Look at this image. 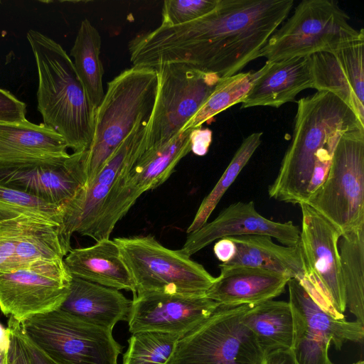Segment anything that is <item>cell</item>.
Masks as SVG:
<instances>
[{"mask_svg": "<svg viewBox=\"0 0 364 364\" xmlns=\"http://www.w3.org/2000/svg\"><path fill=\"white\" fill-rule=\"evenodd\" d=\"M220 304L203 295L136 293L127 319L132 333L158 331L185 336Z\"/></svg>", "mask_w": 364, "mask_h": 364, "instance_id": "e0dca14e", "label": "cell"}, {"mask_svg": "<svg viewBox=\"0 0 364 364\" xmlns=\"http://www.w3.org/2000/svg\"><path fill=\"white\" fill-rule=\"evenodd\" d=\"M10 343L7 355V364H31L30 358L23 342L21 323L10 318L8 322Z\"/></svg>", "mask_w": 364, "mask_h": 364, "instance_id": "e575fe53", "label": "cell"}, {"mask_svg": "<svg viewBox=\"0 0 364 364\" xmlns=\"http://www.w3.org/2000/svg\"><path fill=\"white\" fill-rule=\"evenodd\" d=\"M338 249L346 308L364 324V226L343 234Z\"/></svg>", "mask_w": 364, "mask_h": 364, "instance_id": "f1b7e54d", "label": "cell"}, {"mask_svg": "<svg viewBox=\"0 0 364 364\" xmlns=\"http://www.w3.org/2000/svg\"><path fill=\"white\" fill-rule=\"evenodd\" d=\"M261 49L259 57L274 62L311 56L364 36L350 23L336 1L304 0L280 25Z\"/></svg>", "mask_w": 364, "mask_h": 364, "instance_id": "8992f818", "label": "cell"}, {"mask_svg": "<svg viewBox=\"0 0 364 364\" xmlns=\"http://www.w3.org/2000/svg\"><path fill=\"white\" fill-rule=\"evenodd\" d=\"M313 87L311 56L266 61L240 101L241 108L268 106L278 108L295 100L301 91Z\"/></svg>", "mask_w": 364, "mask_h": 364, "instance_id": "44dd1931", "label": "cell"}, {"mask_svg": "<svg viewBox=\"0 0 364 364\" xmlns=\"http://www.w3.org/2000/svg\"><path fill=\"white\" fill-rule=\"evenodd\" d=\"M287 286L294 323L291 350L299 364H333L328 356L331 346L341 350L347 342L363 343L364 324L333 317L296 279Z\"/></svg>", "mask_w": 364, "mask_h": 364, "instance_id": "4fadbf2b", "label": "cell"}, {"mask_svg": "<svg viewBox=\"0 0 364 364\" xmlns=\"http://www.w3.org/2000/svg\"><path fill=\"white\" fill-rule=\"evenodd\" d=\"M1 2V1H0Z\"/></svg>", "mask_w": 364, "mask_h": 364, "instance_id": "7bdbcfd3", "label": "cell"}, {"mask_svg": "<svg viewBox=\"0 0 364 364\" xmlns=\"http://www.w3.org/2000/svg\"><path fill=\"white\" fill-rule=\"evenodd\" d=\"M305 203L342 235L364 226V129L339 138L324 181Z\"/></svg>", "mask_w": 364, "mask_h": 364, "instance_id": "52a82bcc", "label": "cell"}, {"mask_svg": "<svg viewBox=\"0 0 364 364\" xmlns=\"http://www.w3.org/2000/svg\"><path fill=\"white\" fill-rule=\"evenodd\" d=\"M21 215L46 220L61 226L63 208L0 185V222Z\"/></svg>", "mask_w": 364, "mask_h": 364, "instance_id": "d6a6232c", "label": "cell"}, {"mask_svg": "<svg viewBox=\"0 0 364 364\" xmlns=\"http://www.w3.org/2000/svg\"><path fill=\"white\" fill-rule=\"evenodd\" d=\"M159 75L152 68L132 66L107 83L96 108L94 135L86 151V183L95 179L104 164L139 122H149L159 90Z\"/></svg>", "mask_w": 364, "mask_h": 364, "instance_id": "277c9868", "label": "cell"}, {"mask_svg": "<svg viewBox=\"0 0 364 364\" xmlns=\"http://www.w3.org/2000/svg\"><path fill=\"white\" fill-rule=\"evenodd\" d=\"M26 104L7 90L0 88V122L16 123L25 121Z\"/></svg>", "mask_w": 364, "mask_h": 364, "instance_id": "d590c367", "label": "cell"}, {"mask_svg": "<svg viewBox=\"0 0 364 364\" xmlns=\"http://www.w3.org/2000/svg\"><path fill=\"white\" fill-rule=\"evenodd\" d=\"M262 136V132H254L242 141L212 191L200 203L192 223L186 230L188 234L198 230L208 222V219L225 193L261 144Z\"/></svg>", "mask_w": 364, "mask_h": 364, "instance_id": "f546056e", "label": "cell"}, {"mask_svg": "<svg viewBox=\"0 0 364 364\" xmlns=\"http://www.w3.org/2000/svg\"><path fill=\"white\" fill-rule=\"evenodd\" d=\"M300 230L292 221L275 222L260 215L253 201L236 202L224 208L211 222L188 233L181 249L191 257L216 240L223 237L264 235L285 246H296Z\"/></svg>", "mask_w": 364, "mask_h": 364, "instance_id": "d6986e66", "label": "cell"}, {"mask_svg": "<svg viewBox=\"0 0 364 364\" xmlns=\"http://www.w3.org/2000/svg\"><path fill=\"white\" fill-rule=\"evenodd\" d=\"M148 122H138L109 156L92 183L82 187L63 207L61 229L67 241L70 242L74 232L84 235L113 186L130 171L145 151Z\"/></svg>", "mask_w": 364, "mask_h": 364, "instance_id": "2e32d148", "label": "cell"}, {"mask_svg": "<svg viewBox=\"0 0 364 364\" xmlns=\"http://www.w3.org/2000/svg\"><path fill=\"white\" fill-rule=\"evenodd\" d=\"M86 151L0 161V185L63 208L85 186Z\"/></svg>", "mask_w": 364, "mask_h": 364, "instance_id": "9a60e30c", "label": "cell"}, {"mask_svg": "<svg viewBox=\"0 0 364 364\" xmlns=\"http://www.w3.org/2000/svg\"><path fill=\"white\" fill-rule=\"evenodd\" d=\"M101 36L87 19L81 21L74 44L70 50L77 75L90 103L96 109L105 92L102 85L104 68L100 54Z\"/></svg>", "mask_w": 364, "mask_h": 364, "instance_id": "83f0119b", "label": "cell"}, {"mask_svg": "<svg viewBox=\"0 0 364 364\" xmlns=\"http://www.w3.org/2000/svg\"><path fill=\"white\" fill-rule=\"evenodd\" d=\"M37 66L38 110L43 124L73 152L86 151L94 135L96 109L90 103L74 64L63 47L34 30L26 34Z\"/></svg>", "mask_w": 364, "mask_h": 364, "instance_id": "3957f363", "label": "cell"}, {"mask_svg": "<svg viewBox=\"0 0 364 364\" xmlns=\"http://www.w3.org/2000/svg\"><path fill=\"white\" fill-rule=\"evenodd\" d=\"M193 129L181 130L167 143L146 149L130 171L113 186L84 235L96 242L109 238L117 222L137 198L164 183L191 151Z\"/></svg>", "mask_w": 364, "mask_h": 364, "instance_id": "9c48e42d", "label": "cell"}, {"mask_svg": "<svg viewBox=\"0 0 364 364\" xmlns=\"http://www.w3.org/2000/svg\"><path fill=\"white\" fill-rule=\"evenodd\" d=\"M359 129H364V124L333 94L316 91L301 98L291 143L268 188L269 198L291 204L305 203L318 152L335 148L343 134Z\"/></svg>", "mask_w": 364, "mask_h": 364, "instance_id": "7a4b0ae2", "label": "cell"}, {"mask_svg": "<svg viewBox=\"0 0 364 364\" xmlns=\"http://www.w3.org/2000/svg\"><path fill=\"white\" fill-rule=\"evenodd\" d=\"M71 279L63 259L0 272V309L19 323L57 310L68 295Z\"/></svg>", "mask_w": 364, "mask_h": 364, "instance_id": "5bb4252c", "label": "cell"}, {"mask_svg": "<svg viewBox=\"0 0 364 364\" xmlns=\"http://www.w3.org/2000/svg\"><path fill=\"white\" fill-rule=\"evenodd\" d=\"M63 261L73 277L136 293L134 280L113 240L102 239L90 247L72 249Z\"/></svg>", "mask_w": 364, "mask_h": 364, "instance_id": "cb8c5ba5", "label": "cell"}, {"mask_svg": "<svg viewBox=\"0 0 364 364\" xmlns=\"http://www.w3.org/2000/svg\"><path fill=\"white\" fill-rule=\"evenodd\" d=\"M301 210V230L298 245L305 267L299 280L319 305L333 317L345 318L346 309L338 242L341 232L305 203Z\"/></svg>", "mask_w": 364, "mask_h": 364, "instance_id": "8fae6325", "label": "cell"}, {"mask_svg": "<svg viewBox=\"0 0 364 364\" xmlns=\"http://www.w3.org/2000/svg\"><path fill=\"white\" fill-rule=\"evenodd\" d=\"M248 308L219 305L179 339L167 364H262L264 356L243 322Z\"/></svg>", "mask_w": 364, "mask_h": 364, "instance_id": "ba28073f", "label": "cell"}, {"mask_svg": "<svg viewBox=\"0 0 364 364\" xmlns=\"http://www.w3.org/2000/svg\"><path fill=\"white\" fill-rule=\"evenodd\" d=\"M10 343V333L7 328L0 323V364H7V355Z\"/></svg>", "mask_w": 364, "mask_h": 364, "instance_id": "60d3db41", "label": "cell"}, {"mask_svg": "<svg viewBox=\"0 0 364 364\" xmlns=\"http://www.w3.org/2000/svg\"><path fill=\"white\" fill-rule=\"evenodd\" d=\"M257 71L238 73L220 78L213 92L182 130L200 128L231 106L240 103L248 92Z\"/></svg>", "mask_w": 364, "mask_h": 364, "instance_id": "4dcf8cb0", "label": "cell"}, {"mask_svg": "<svg viewBox=\"0 0 364 364\" xmlns=\"http://www.w3.org/2000/svg\"><path fill=\"white\" fill-rule=\"evenodd\" d=\"M364 36L311 55L313 87L333 94L364 124Z\"/></svg>", "mask_w": 364, "mask_h": 364, "instance_id": "ffe728a7", "label": "cell"}, {"mask_svg": "<svg viewBox=\"0 0 364 364\" xmlns=\"http://www.w3.org/2000/svg\"><path fill=\"white\" fill-rule=\"evenodd\" d=\"M21 335L31 364H63L49 355L28 338L23 333L22 327Z\"/></svg>", "mask_w": 364, "mask_h": 364, "instance_id": "8d00e7d4", "label": "cell"}, {"mask_svg": "<svg viewBox=\"0 0 364 364\" xmlns=\"http://www.w3.org/2000/svg\"><path fill=\"white\" fill-rule=\"evenodd\" d=\"M205 292L209 299L224 306L252 305L281 295L290 278L251 267H223Z\"/></svg>", "mask_w": 364, "mask_h": 364, "instance_id": "7402d4cb", "label": "cell"}, {"mask_svg": "<svg viewBox=\"0 0 364 364\" xmlns=\"http://www.w3.org/2000/svg\"><path fill=\"white\" fill-rule=\"evenodd\" d=\"M113 240L132 275L136 293L203 295L215 279L181 250L168 249L154 236Z\"/></svg>", "mask_w": 364, "mask_h": 364, "instance_id": "5b68a950", "label": "cell"}, {"mask_svg": "<svg viewBox=\"0 0 364 364\" xmlns=\"http://www.w3.org/2000/svg\"><path fill=\"white\" fill-rule=\"evenodd\" d=\"M21 323L28 338L63 364H118L122 346L112 329L84 321L60 309Z\"/></svg>", "mask_w": 364, "mask_h": 364, "instance_id": "30bf717a", "label": "cell"}, {"mask_svg": "<svg viewBox=\"0 0 364 364\" xmlns=\"http://www.w3.org/2000/svg\"><path fill=\"white\" fill-rule=\"evenodd\" d=\"M212 140V132L208 129L201 127L194 129L192 132L191 151L196 155H205Z\"/></svg>", "mask_w": 364, "mask_h": 364, "instance_id": "74e56055", "label": "cell"}, {"mask_svg": "<svg viewBox=\"0 0 364 364\" xmlns=\"http://www.w3.org/2000/svg\"><path fill=\"white\" fill-rule=\"evenodd\" d=\"M218 0H166L164 1L161 26H176L197 20L211 12Z\"/></svg>", "mask_w": 364, "mask_h": 364, "instance_id": "836d02e7", "label": "cell"}, {"mask_svg": "<svg viewBox=\"0 0 364 364\" xmlns=\"http://www.w3.org/2000/svg\"><path fill=\"white\" fill-rule=\"evenodd\" d=\"M243 322L254 334L264 356L291 349L294 323L289 302L272 299L249 305Z\"/></svg>", "mask_w": 364, "mask_h": 364, "instance_id": "4316f807", "label": "cell"}, {"mask_svg": "<svg viewBox=\"0 0 364 364\" xmlns=\"http://www.w3.org/2000/svg\"><path fill=\"white\" fill-rule=\"evenodd\" d=\"M262 364H299L291 349L278 350L266 355Z\"/></svg>", "mask_w": 364, "mask_h": 364, "instance_id": "ab89813d", "label": "cell"}, {"mask_svg": "<svg viewBox=\"0 0 364 364\" xmlns=\"http://www.w3.org/2000/svg\"><path fill=\"white\" fill-rule=\"evenodd\" d=\"M353 364H364V362L363 360L358 361L356 363H354Z\"/></svg>", "mask_w": 364, "mask_h": 364, "instance_id": "b9f144b4", "label": "cell"}, {"mask_svg": "<svg viewBox=\"0 0 364 364\" xmlns=\"http://www.w3.org/2000/svg\"><path fill=\"white\" fill-rule=\"evenodd\" d=\"M70 250L60 225L25 215L0 222V272L64 259Z\"/></svg>", "mask_w": 364, "mask_h": 364, "instance_id": "ac0fdd59", "label": "cell"}, {"mask_svg": "<svg viewBox=\"0 0 364 364\" xmlns=\"http://www.w3.org/2000/svg\"><path fill=\"white\" fill-rule=\"evenodd\" d=\"M235 245L232 259L219 267H251L280 274L290 279L301 280L305 267L299 245H279L264 235L228 237Z\"/></svg>", "mask_w": 364, "mask_h": 364, "instance_id": "d4e9b609", "label": "cell"}, {"mask_svg": "<svg viewBox=\"0 0 364 364\" xmlns=\"http://www.w3.org/2000/svg\"><path fill=\"white\" fill-rule=\"evenodd\" d=\"M293 0H218L190 23L159 26L128 43L133 66L154 68L186 63L220 78L238 73L259 58L261 49L288 17Z\"/></svg>", "mask_w": 364, "mask_h": 364, "instance_id": "6da1fadb", "label": "cell"}, {"mask_svg": "<svg viewBox=\"0 0 364 364\" xmlns=\"http://www.w3.org/2000/svg\"><path fill=\"white\" fill-rule=\"evenodd\" d=\"M235 245L229 237L219 239L213 247L215 257L222 263L230 260L235 254Z\"/></svg>", "mask_w": 364, "mask_h": 364, "instance_id": "f35d334b", "label": "cell"}, {"mask_svg": "<svg viewBox=\"0 0 364 364\" xmlns=\"http://www.w3.org/2000/svg\"><path fill=\"white\" fill-rule=\"evenodd\" d=\"M154 69L159 90L147 124L146 149L167 143L184 127L214 90L220 77L186 63H167Z\"/></svg>", "mask_w": 364, "mask_h": 364, "instance_id": "7c38bea8", "label": "cell"}, {"mask_svg": "<svg viewBox=\"0 0 364 364\" xmlns=\"http://www.w3.org/2000/svg\"><path fill=\"white\" fill-rule=\"evenodd\" d=\"M132 300L119 290L73 277L60 309L93 325L113 329L127 321Z\"/></svg>", "mask_w": 364, "mask_h": 364, "instance_id": "603a6c76", "label": "cell"}, {"mask_svg": "<svg viewBox=\"0 0 364 364\" xmlns=\"http://www.w3.org/2000/svg\"><path fill=\"white\" fill-rule=\"evenodd\" d=\"M182 337L158 331L134 333L128 341L122 364H167Z\"/></svg>", "mask_w": 364, "mask_h": 364, "instance_id": "1f68e13d", "label": "cell"}, {"mask_svg": "<svg viewBox=\"0 0 364 364\" xmlns=\"http://www.w3.org/2000/svg\"><path fill=\"white\" fill-rule=\"evenodd\" d=\"M63 138L43 123L0 122V161L68 155Z\"/></svg>", "mask_w": 364, "mask_h": 364, "instance_id": "484cf974", "label": "cell"}]
</instances>
